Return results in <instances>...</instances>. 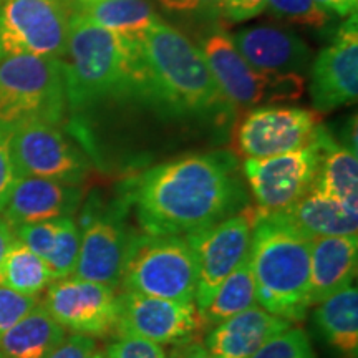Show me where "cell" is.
Returning <instances> with one entry per match:
<instances>
[{
    "label": "cell",
    "mask_w": 358,
    "mask_h": 358,
    "mask_svg": "<svg viewBox=\"0 0 358 358\" xmlns=\"http://www.w3.org/2000/svg\"><path fill=\"white\" fill-rule=\"evenodd\" d=\"M267 8L275 19L312 29H325L332 19L313 0H268Z\"/></svg>",
    "instance_id": "obj_29"
},
{
    "label": "cell",
    "mask_w": 358,
    "mask_h": 358,
    "mask_svg": "<svg viewBox=\"0 0 358 358\" xmlns=\"http://www.w3.org/2000/svg\"><path fill=\"white\" fill-rule=\"evenodd\" d=\"M252 358H317L307 334L299 327L275 335Z\"/></svg>",
    "instance_id": "obj_30"
},
{
    "label": "cell",
    "mask_w": 358,
    "mask_h": 358,
    "mask_svg": "<svg viewBox=\"0 0 358 358\" xmlns=\"http://www.w3.org/2000/svg\"><path fill=\"white\" fill-rule=\"evenodd\" d=\"M60 227V219H52V221L27 224V226L15 227V239L34 250L37 256L45 259L50 254L55 244V237Z\"/></svg>",
    "instance_id": "obj_32"
},
{
    "label": "cell",
    "mask_w": 358,
    "mask_h": 358,
    "mask_svg": "<svg viewBox=\"0 0 358 358\" xmlns=\"http://www.w3.org/2000/svg\"><path fill=\"white\" fill-rule=\"evenodd\" d=\"M73 2H75V6H77L78 10H80V8H85V7L93 6V3L103 2V0H73Z\"/></svg>",
    "instance_id": "obj_41"
},
{
    "label": "cell",
    "mask_w": 358,
    "mask_h": 358,
    "mask_svg": "<svg viewBox=\"0 0 358 358\" xmlns=\"http://www.w3.org/2000/svg\"><path fill=\"white\" fill-rule=\"evenodd\" d=\"M146 234L187 236L249 206L239 163L229 151L189 155L156 164L122 186Z\"/></svg>",
    "instance_id": "obj_1"
},
{
    "label": "cell",
    "mask_w": 358,
    "mask_h": 358,
    "mask_svg": "<svg viewBox=\"0 0 358 358\" xmlns=\"http://www.w3.org/2000/svg\"><path fill=\"white\" fill-rule=\"evenodd\" d=\"M268 0H221V15L232 24H239L261 15Z\"/></svg>",
    "instance_id": "obj_37"
},
{
    "label": "cell",
    "mask_w": 358,
    "mask_h": 358,
    "mask_svg": "<svg viewBox=\"0 0 358 358\" xmlns=\"http://www.w3.org/2000/svg\"><path fill=\"white\" fill-rule=\"evenodd\" d=\"M148 105L166 118L222 123L236 108L222 95L198 45L159 20L140 42Z\"/></svg>",
    "instance_id": "obj_2"
},
{
    "label": "cell",
    "mask_w": 358,
    "mask_h": 358,
    "mask_svg": "<svg viewBox=\"0 0 358 358\" xmlns=\"http://www.w3.org/2000/svg\"><path fill=\"white\" fill-rule=\"evenodd\" d=\"M66 110L60 58L0 57V127L8 131L34 122L60 127Z\"/></svg>",
    "instance_id": "obj_5"
},
{
    "label": "cell",
    "mask_w": 358,
    "mask_h": 358,
    "mask_svg": "<svg viewBox=\"0 0 358 358\" xmlns=\"http://www.w3.org/2000/svg\"><path fill=\"white\" fill-rule=\"evenodd\" d=\"M237 52L262 73H306L312 64V50L292 30L275 25H256L232 35Z\"/></svg>",
    "instance_id": "obj_18"
},
{
    "label": "cell",
    "mask_w": 358,
    "mask_h": 358,
    "mask_svg": "<svg viewBox=\"0 0 358 358\" xmlns=\"http://www.w3.org/2000/svg\"><path fill=\"white\" fill-rule=\"evenodd\" d=\"M82 201V186L43 178L20 176L17 178L0 213L15 229L27 224L73 217Z\"/></svg>",
    "instance_id": "obj_17"
},
{
    "label": "cell",
    "mask_w": 358,
    "mask_h": 358,
    "mask_svg": "<svg viewBox=\"0 0 358 358\" xmlns=\"http://www.w3.org/2000/svg\"><path fill=\"white\" fill-rule=\"evenodd\" d=\"M38 303L40 297L19 294L0 284V338Z\"/></svg>",
    "instance_id": "obj_31"
},
{
    "label": "cell",
    "mask_w": 358,
    "mask_h": 358,
    "mask_svg": "<svg viewBox=\"0 0 358 358\" xmlns=\"http://www.w3.org/2000/svg\"><path fill=\"white\" fill-rule=\"evenodd\" d=\"M169 358H213L204 345L196 342H186L176 347Z\"/></svg>",
    "instance_id": "obj_39"
},
{
    "label": "cell",
    "mask_w": 358,
    "mask_h": 358,
    "mask_svg": "<svg viewBox=\"0 0 358 358\" xmlns=\"http://www.w3.org/2000/svg\"><path fill=\"white\" fill-rule=\"evenodd\" d=\"M315 322L329 345L343 358H358V292L355 285L317 303Z\"/></svg>",
    "instance_id": "obj_23"
},
{
    "label": "cell",
    "mask_w": 358,
    "mask_h": 358,
    "mask_svg": "<svg viewBox=\"0 0 358 358\" xmlns=\"http://www.w3.org/2000/svg\"><path fill=\"white\" fill-rule=\"evenodd\" d=\"M282 214L310 237L357 236L358 232V208L338 203L313 187Z\"/></svg>",
    "instance_id": "obj_21"
},
{
    "label": "cell",
    "mask_w": 358,
    "mask_h": 358,
    "mask_svg": "<svg viewBox=\"0 0 358 358\" xmlns=\"http://www.w3.org/2000/svg\"><path fill=\"white\" fill-rule=\"evenodd\" d=\"M201 52L217 87L234 108H254L264 103L295 101L303 93L302 75L262 73L237 52L226 30L214 29L201 38Z\"/></svg>",
    "instance_id": "obj_7"
},
{
    "label": "cell",
    "mask_w": 358,
    "mask_h": 358,
    "mask_svg": "<svg viewBox=\"0 0 358 358\" xmlns=\"http://www.w3.org/2000/svg\"><path fill=\"white\" fill-rule=\"evenodd\" d=\"M96 350L95 338L70 334L65 335V338L48 353L47 358H95Z\"/></svg>",
    "instance_id": "obj_35"
},
{
    "label": "cell",
    "mask_w": 358,
    "mask_h": 358,
    "mask_svg": "<svg viewBox=\"0 0 358 358\" xmlns=\"http://www.w3.org/2000/svg\"><path fill=\"white\" fill-rule=\"evenodd\" d=\"M0 57H2V53H0Z\"/></svg>",
    "instance_id": "obj_43"
},
{
    "label": "cell",
    "mask_w": 358,
    "mask_h": 358,
    "mask_svg": "<svg viewBox=\"0 0 358 358\" xmlns=\"http://www.w3.org/2000/svg\"><path fill=\"white\" fill-rule=\"evenodd\" d=\"M292 325L261 306H254L211 327L204 347L213 358H252L268 340Z\"/></svg>",
    "instance_id": "obj_19"
},
{
    "label": "cell",
    "mask_w": 358,
    "mask_h": 358,
    "mask_svg": "<svg viewBox=\"0 0 358 358\" xmlns=\"http://www.w3.org/2000/svg\"><path fill=\"white\" fill-rule=\"evenodd\" d=\"M118 335H131L158 345H181L204 330L194 302L150 297L136 292L118 295Z\"/></svg>",
    "instance_id": "obj_15"
},
{
    "label": "cell",
    "mask_w": 358,
    "mask_h": 358,
    "mask_svg": "<svg viewBox=\"0 0 358 358\" xmlns=\"http://www.w3.org/2000/svg\"><path fill=\"white\" fill-rule=\"evenodd\" d=\"M53 282L47 262L30 250L20 241H13L3 259L0 271V284L15 292L40 297Z\"/></svg>",
    "instance_id": "obj_27"
},
{
    "label": "cell",
    "mask_w": 358,
    "mask_h": 358,
    "mask_svg": "<svg viewBox=\"0 0 358 358\" xmlns=\"http://www.w3.org/2000/svg\"><path fill=\"white\" fill-rule=\"evenodd\" d=\"M95 358H108V355H106L105 350H96Z\"/></svg>",
    "instance_id": "obj_42"
},
{
    "label": "cell",
    "mask_w": 358,
    "mask_h": 358,
    "mask_svg": "<svg viewBox=\"0 0 358 358\" xmlns=\"http://www.w3.org/2000/svg\"><path fill=\"white\" fill-rule=\"evenodd\" d=\"M256 208L243 209L234 216L185 236L198 264L194 303L199 313L208 307L224 279L248 257Z\"/></svg>",
    "instance_id": "obj_12"
},
{
    "label": "cell",
    "mask_w": 358,
    "mask_h": 358,
    "mask_svg": "<svg viewBox=\"0 0 358 358\" xmlns=\"http://www.w3.org/2000/svg\"><path fill=\"white\" fill-rule=\"evenodd\" d=\"M358 271V237H313L310 252V307L353 284Z\"/></svg>",
    "instance_id": "obj_20"
},
{
    "label": "cell",
    "mask_w": 358,
    "mask_h": 358,
    "mask_svg": "<svg viewBox=\"0 0 358 358\" xmlns=\"http://www.w3.org/2000/svg\"><path fill=\"white\" fill-rule=\"evenodd\" d=\"M166 12L182 15L216 17L221 13V0H156Z\"/></svg>",
    "instance_id": "obj_36"
},
{
    "label": "cell",
    "mask_w": 358,
    "mask_h": 358,
    "mask_svg": "<svg viewBox=\"0 0 358 358\" xmlns=\"http://www.w3.org/2000/svg\"><path fill=\"white\" fill-rule=\"evenodd\" d=\"M40 303L65 330L92 338L116 334L120 301L116 289L77 277L53 280Z\"/></svg>",
    "instance_id": "obj_14"
},
{
    "label": "cell",
    "mask_w": 358,
    "mask_h": 358,
    "mask_svg": "<svg viewBox=\"0 0 358 358\" xmlns=\"http://www.w3.org/2000/svg\"><path fill=\"white\" fill-rule=\"evenodd\" d=\"M73 0H0V53L64 58Z\"/></svg>",
    "instance_id": "obj_8"
},
{
    "label": "cell",
    "mask_w": 358,
    "mask_h": 358,
    "mask_svg": "<svg viewBox=\"0 0 358 358\" xmlns=\"http://www.w3.org/2000/svg\"><path fill=\"white\" fill-rule=\"evenodd\" d=\"M78 12L101 29L136 43L161 20L148 0H103Z\"/></svg>",
    "instance_id": "obj_25"
},
{
    "label": "cell",
    "mask_w": 358,
    "mask_h": 358,
    "mask_svg": "<svg viewBox=\"0 0 358 358\" xmlns=\"http://www.w3.org/2000/svg\"><path fill=\"white\" fill-rule=\"evenodd\" d=\"M313 189L338 203L358 208V158L357 151L338 145L324 129L322 155Z\"/></svg>",
    "instance_id": "obj_24"
},
{
    "label": "cell",
    "mask_w": 358,
    "mask_h": 358,
    "mask_svg": "<svg viewBox=\"0 0 358 358\" xmlns=\"http://www.w3.org/2000/svg\"><path fill=\"white\" fill-rule=\"evenodd\" d=\"M322 136L313 145L264 159H245L243 174L257 208L266 213H284L312 189L319 171Z\"/></svg>",
    "instance_id": "obj_13"
},
{
    "label": "cell",
    "mask_w": 358,
    "mask_h": 358,
    "mask_svg": "<svg viewBox=\"0 0 358 358\" xmlns=\"http://www.w3.org/2000/svg\"><path fill=\"white\" fill-rule=\"evenodd\" d=\"M198 264L185 236H134L122 287L150 297L194 302Z\"/></svg>",
    "instance_id": "obj_6"
},
{
    "label": "cell",
    "mask_w": 358,
    "mask_h": 358,
    "mask_svg": "<svg viewBox=\"0 0 358 358\" xmlns=\"http://www.w3.org/2000/svg\"><path fill=\"white\" fill-rule=\"evenodd\" d=\"M10 155L19 178L34 176L82 186L92 169L88 156L64 129L43 122L13 128Z\"/></svg>",
    "instance_id": "obj_10"
},
{
    "label": "cell",
    "mask_w": 358,
    "mask_h": 358,
    "mask_svg": "<svg viewBox=\"0 0 358 358\" xmlns=\"http://www.w3.org/2000/svg\"><path fill=\"white\" fill-rule=\"evenodd\" d=\"M80 252V227L73 217H62L60 227H58L55 244L47 257L48 271H50L52 279H66L71 277L78 261Z\"/></svg>",
    "instance_id": "obj_28"
},
{
    "label": "cell",
    "mask_w": 358,
    "mask_h": 358,
    "mask_svg": "<svg viewBox=\"0 0 358 358\" xmlns=\"http://www.w3.org/2000/svg\"><path fill=\"white\" fill-rule=\"evenodd\" d=\"M66 108L71 113L106 101L134 100L148 105V80L140 43L129 42L77 12L62 58Z\"/></svg>",
    "instance_id": "obj_3"
},
{
    "label": "cell",
    "mask_w": 358,
    "mask_h": 358,
    "mask_svg": "<svg viewBox=\"0 0 358 358\" xmlns=\"http://www.w3.org/2000/svg\"><path fill=\"white\" fill-rule=\"evenodd\" d=\"M66 330L38 303L0 338V358H47Z\"/></svg>",
    "instance_id": "obj_22"
},
{
    "label": "cell",
    "mask_w": 358,
    "mask_h": 358,
    "mask_svg": "<svg viewBox=\"0 0 358 358\" xmlns=\"http://www.w3.org/2000/svg\"><path fill=\"white\" fill-rule=\"evenodd\" d=\"M128 206L122 199L110 206L92 203L80 221V252L71 277L118 289L136 232L128 227Z\"/></svg>",
    "instance_id": "obj_9"
},
{
    "label": "cell",
    "mask_w": 358,
    "mask_h": 358,
    "mask_svg": "<svg viewBox=\"0 0 358 358\" xmlns=\"http://www.w3.org/2000/svg\"><path fill=\"white\" fill-rule=\"evenodd\" d=\"M17 178L19 174L15 171L10 155V131L0 127V211L7 203Z\"/></svg>",
    "instance_id": "obj_34"
},
{
    "label": "cell",
    "mask_w": 358,
    "mask_h": 358,
    "mask_svg": "<svg viewBox=\"0 0 358 358\" xmlns=\"http://www.w3.org/2000/svg\"><path fill=\"white\" fill-rule=\"evenodd\" d=\"M13 241H15V231H13V227L0 214V271H2L3 259H6Z\"/></svg>",
    "instance_id": "obj_40"
},
{
    "label": "cell",
    "mask_w": 358,
    "mask_h": 358,
    "mask_svg": "<svg viewBox=\"0 0 358 358\" xmlns=\"http://www.w3.org/2000/svg\"><path fill=\"white\" fill-rule=\"evenodd\" d=\"M312 241L285 214L256 208L249 262L257 303L290 324L302 322L310 308Z\"/></svg>",
    "instance_id": "obj_4"
},
{
    "label": "cell",
    "mask_w": 358,
    "mask_h": 358,
    "mask_svg": "<svg viewBox=\"0 0 358 358\" xmlns=\"http://www.w3.org/2000/svg\"><path fill=\"white\" fill-rule=\"evenodd\" d=\"M322 10L335 13L338 17H347L357 13L358 0H313Z\"/></svg>",
    "instance_id": "obj_38"
},
{
    "label": "cell",
    "mask_w": 358,
    "mask_h": 358,
    "mask_svg": "<svg viewBox=\"0 0 358 358\" xmlns=\"http://www.w3.org/2000/svg\"><path fill=\"white\" fill-rule=\"evenodd\" d=\"M105 352L108 358H166L163 345L131 335H118Z\"/></svg>",
    "instance_id": "obj_33"
},
{
    "label": "cell",
    "mask_w": 358,
    "mask_h": 358,
    "mask_svg": "<svg viewBox=\"0 0 358 358\" xmlns=\"http://www.w3.org/2000/svg\"><path fill=\"white\" fill-rule=\"evenodd\" d=\"M322 129L319 113L297 106H257L234 128V150L244 159H264L313 145Z\"/></svg>",
    "instance_id": "obj_11"
},
{
    "label": "cell",
    "mask_w": 358,
    "mask_h": 358,
    "mask_svg": "<svg viewBox=\"0 0 358 358\" xmlns=\"http://www.w3.org/2000/svg\"><path fill=\"white\" fill-rule=\"evenodd\" d=\"M254 306H259L257 290L248 254L236 271H232L219 285L211 302L201 312V320L204 329H211Z\"/></svg>",
    "instance_id": "obj_26"
},
{
    "label": "cell",
    "mask_w": 358,
    "mask_h": 358,
    "mask_svg": "<svg viewBox=\"0 0 358 358\" xmlns=\"http://www.w3.org/2000/svg\"><path fill=\"white\" fill-rule=\"evenodd\" d=\"M308 92L313 108L319 113H329L355 103L358 96L357 13L340 27L332 43L327 45L312 62Z\"/></svg>",
    "instance_id": "obj_16"
}]
</instances>
